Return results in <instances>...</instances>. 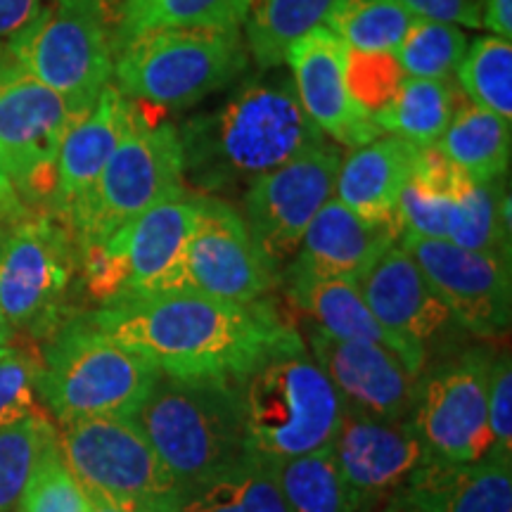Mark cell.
I'll return each instance as SVG.
<instances>
[{"label":"cell","instance_id":"cell-37","mask_svg":"<svg viewBox=\"0 0 512 512\" xmlns=\"http://www.w3.org/2000/svg\"><path fill=\"white\" fill-rule=\"evenodd\" d=\"M55 432L57 427L48 415H31L0 430V512L17 508L31 472Z\"/></svg>","mask_w":512,"mask_h":512},{"label":"cell","instance_id":"cell-25","mask_svg":"<svg viewBox=\"0 0 512 512\" xmlns=\"http://www.w3.org/2000/svg\"><path fill=\"white\" fill-rule=\"evenodd\" d=\"M287 297L325 335L344 342H375L392 349V339L380 328L363 299L356 280L316 278V275L283 273Z\"/></svg>","mask_w":512,"mask_h":512},{"label":"cell","instance_id":"cell-41","mask_svg":"<svg viewBox=\"0 0 512 512\" xmlns=\"http://www.w3.org/2000/svg\"><path fill=\"white\" fill-rule=\"evenodd\" d=\"M489 456L512 460V363L508 349L496 351L489 373Z\"/></svg>","mask_w":512,"mask_h":512},{"label":"cell","instance_id":"cell-29","mask_svg":"<svg viewBox=\"0 0 512 512\" xmlns=\"http://www.w3.org/2000/svg\"><path fill=\"white\" fill-rule=\"evenodd\" d=\"M460 100L463 98L453 81L406 76L394 98L370 119L387 136L411 140L415 145H434L451 124Z\"/></svg>","mask_w":512,"mask_h":512},{"label":"cell","instance_id":"cell-32","mask_svg":"<svg viewBox=\"0 0 512 512\" xmlns=\"http://www.w3.org/2000/svg\"><path fill=\"white\" fill-rule=\"evenodd\" d=\"M254 3L256 0H124L114 46L150 29L240 27Z\"/></svg>","mask_w":512,"mask_h":512},{"label":"cell","instance_id":"cell-24","mask_svg":"<svg viewBox=\"0 0 512 512\" xmlns=\"http://www.w3.org/2000/svg\"><path fill=\"white\" fill-rule=\"evenodd\" d=\"M420 150L422 145L396 136L354 147L339 162L335 197L361 219L399 226L396 209Z\"/></svg>","mask_w":512,"mask_h":512},{"label":"cell","instance_id":"cell-45","mask_svg":"<svg viewBox=\"0 0 512 512\" xmlns=\"http://www.w3.org/2000/svg\"><path fill=\"white\" fill-rule=\"evenodd\" d=\"M0 207H3L5 211H10V214H15V216H22L24 211L29 209L27 204L19 200V195L15 192V188H12L10 178L5 176L3 166H0Z\"/></svg>","mask_w":512,"mask_h":512},{"label":"cell","instance_id":"cell-6","mask_svg":"<svg viewBox=\"0 0 512 512\" xmlns=\"http://www.w3.org/2000/svg\"><path fill=\"white\" fill-rule=\"evenodd\" d=\"M240 27L150 29L114 46V86L131 102L183 110L247 69Z\"/></svg>","mask_w":512,"mask_h":512},{"label":"cell","instance_id":"cell-7","mask_svg":"<svg viewBox=\"0 0 512 512\" xmlns=\"http://www.w3.org/2000/svg\"><path fill=\"white\" fill-rule=\"evenodd\" d=\"M197 195L183 190L136 216L102 245L79 249V278L98 306L181 292Z\"/></svg>","mask_w":512,"mask_h":512},{"label":"cell","instance_id":"cell-16","mask_svg":"<svg viewBox=\"0 0 512 512\" xmlns=\"http://www.w3.org/2000/svg\"><path fill=\"white\" fill-rule=\"evenodd\" d=\"M358 287L380 328L392 339V349L415 377L434 351H444L453 330H463L399 242L358 280Z\"/></svg>","mask_w":512,"mask_h":512},{"label":"cell","instance_id":"cell-36","mask_svg":"<svg viewBox=\"0 0 512 512\" xmlns=\"http://www.w3.org/2000/svg\"><path fill=\"white\" fill-rule=\"evenodd\" d=\"M467 46L470 43L458 24L415 17L396 46L394 57L403 74L411 79L453 81Z\"/></svg>","mask_w":512,"mask_h":512},{"label":"cell","instance_id":"cell-2","mask_svg":"<svg viewBox=\"0 0 512 512\" xmlns=\"http://www.w3.org/2000/svg\"><path fill=\"white\" fill-rule=\"evenodd\" d=\"M178 138L185 185L200 188V195L249 185L330 143L306 117L290 76L278 69L247 81L219 110L192 117L178 128Z\"/></svg>","mask_w":512,"mask_h":512},{"label":"cell","instance_id":"cell-4","mask_svg":"<svg viewBox=\"0 0 512 512\" xmlns=\"http://www.w3.org/2000/svg\"><path fill=\"white\" fill-rule=\"evenodd\" d=\"M159 375L147 358L102 335L86 313H76L43 344L36 392L57 427L105 415L131 418Z\"/></svg>","mask_w":512,"mask_h":512},{"label":"cell","instance_id":"cell-42","mask_svg":"<svg viewBox=\"0 0 512 512\" xmlns=\"http://www.w3.org/2000/svg\"><path fill=\"white\" fill-rule=\"evenodd\" d=\"M418 17L451 22L458 27L482 29L484 0H403Z\"/></svg>","mask_w":512,"mask_h":512},{"label":"cell","instance_id":"cell-27","mask_svg":"<svg viewBox=\"0 0 512 512\" xmlns=\"http://www.w3.org/2000/svg\"><path fill=\"white\" fill-rule=\"evenodd\" d=\"M174 512H290L273 465L249 456L207 482L185 486Z\"/></svg>","mask_w":512,"mask_h":512},{"label":"cell","instance_id":"cell-47","mask_svg":"<svg viewBox=\"0 0 512 512\" xmlns=\"http://www.w3.org/2000/svg\"><path fill=\"white\" fill-rule=\"evenodd\" d=\"M27 211H29V209H27ZM27 211H24V214H27ZM24 214H22V216H24ZM17 219H19V216L10 214V211H5L3 207H0V249H3V242H5V238H8L12 223H15Z\"/></svg>","mask_w":512,"mask_h":512},{"label":"cell","instance_id":"cell-44","mask_svg":"<svg viewBox=\"0 0 512 512\" xmlns=\"http://www.w3.org/2000/svg\"><path fill=\"white\" fill-rule=\"evenodd\" d=\"M482 29L512 41V0H484Z\"/></svg>","mask_w":512,"mask_h":512},{"label":"cell","instance_id":"cell-17","mask_svg":"<svg viewBox=\"0 0 512 512\" xmlns=\"http://www.w3.org/2000/svg\"><path fill=\"white\" fill-rule=\"evenodd\" d=\"M399 245L413 256L460 328L479 339L508 335L512 318L510 256L413 235H401Z\"/></svg>","mask_w":512,"mask_h":512},{"label":"cell","instance_id":"cell-14","mask_svg":"<svg viewBox=\"0 0 512 512\" xmlns=\"http://www.w3.org/2000/svg\"><path fill=\"white\" fill-rule=\"evenodd\" d=\"M339 162L342 152L325 143L247 185L240 216L254 245L280 273L323 204L335 197Z\"/></svg>","mask_w":512,"mask_h":512},{"label":"cell","instance_id":"cell-5","mask_svg":"<svg viewBox=\"0 0 512 512\" xmlns=\"http://www.w3.org/2000/svg\"><path fill=\"white\" fill-rule=\"evenodd\" d=\"M131 418L183 489L249 458L238 389L230 384L159 375Z\"/></svg>","mask_w":512,"mask_h":512},{"label":"cell","instance_id":"cell-22","mask_svg":"<svg viewBox=\"0 0 512 512\" xmlns=\"http://www.w3.org/2000/svg\"><path fill=\"white\" fill-rule=\"evenodd\" d=\"M401 238L396 223H375L354 214L337 197L323 204L306 228L302 245L283 273L361 280Z\"/></svg>","mask_w":512,"mask_h":512},{"label":"cell","instance_id":"cell-13","mask_svg":"<svg viewBox=\"0 0 512 512\" xmlns=\"http://www.w3.org/2000/svg\"><path fill=\"white\" fill-rule=\"evenodd\" d=\"M79 117L0 43V166L24 204L48 202L57 150Z\"/></svg>","mask_w":512,"mask_h":512},{"label":"cell","instance_id":"cell-18","mask_svg":"<svg viewBox=\"0 0 512 512\" xmlns=\"http://www.w3.org/2000/svg\"><path fill=\"white\" fill-rule=\"evenodd\" d=\"M332 453L358 508L373 512L399 494L427 456L411 420L389 422L344 408Z\"/></svg>","mask_w":512,"mask_h":512},{"label":"cell","instance_id":"cell-48","mask_svg":"<svg viewBox=\"0 0 512 512\" xmlns=\"http://www.w3.org/2000/svg\"><path fill=\"white\" fill-rule=\"evenodd\" d=\"M15 335L17 332L12 330L8 318H5L3 311H0V347H12V339H15Z\"/></svg>","mask_w":512,"mask_h":512},{"label":"cell","instance_id":"cell-38","mask_svg":"<svg viewBox=\"0 0 512 512\" xmlns=\"http://www.w3.org/2000/svg\"><path fill=\"white\" fill-rule=\"evenodd\" d=\"M17 512H86L88 496L64 463L55 437L43 448L27 486L17 501Z\"/></svg>","mask_w":512,"mask_h":512},{"label":"cell","instance_id":"cell-1","mask_svg":"<svg viewBox=\"0 0 512 512\" xmlns=\"http://www.w3.org/2000/svg\"><path fill=\"white\" fill-rule=\"evenodd\" d=\"M86 318L164 377L230 387L292 330L271 299L235 304L192 292L98 306Z\"/></svg>","mask_w":512,"mask_h":512},{"label":"cell","instance_id":"cell-10","mask_svg":"<svg viewBox=\"0 0 512 512\" xmlns=\"http://www.w3.org/2000/svg\"><path fill=\"white\" fill-rule=\"evenodd\" d=\"M79 278V247L50 211H27L0 249V311L15 332L43 339L76 316L69 309ZM81 280V278H79Z\"/></svg>","mask_w":512,"mask_h":512},{"label":"cell","instance_id":"cell-46","mask_svg":"<svg viewBox=\"0 0 512 512\" xmlns=\"http://www.w3.org/2000/svg\"><path fill=\"white\" fill-rule=\"evenodd\" d=\"M382 512H422V510L415 508V505L399 491V494H394L392 498H389Z\"/></svg>","mask_w":512,"mask_h":512},{"label":"cell","instance_id":"cell-39","mask_svg":"<svg viewBox=\"0 0 512 512\" xmlns=\"http://www.w3.org/2000/svg\"><path fill=\"white\" fill-rule=\"evenodd\" d=\"M344 74L351 98L370 117L394 98L401 81L406 79L392 53H361L351 48H347Z\"/></svg>","mask_w":512,"mask_h":512},{"label":"cell","instance_id":"cell-12","mask_svg":"<svg viewBox=\"0 0 512 512\" xmlns=\"http://www.w3.org/2000/svg\"><path fill=\"white\" fill-rule=\"evenodd\" d=\"M494 349L467 347L427 363L415 382L411 425L427 456L475 463L489 456V373Z\"/></svg>","mask_w":512,"mask_h":512},{"label":"cell","instance_id":"cell-19","mask_svg":"<svg viewBox=\"0 0 512 512\" xmlns=\"http://www.w3.org/2000/svg\"><path fill=\"white\" fill-rule=\"evenodd\" d=\"M304 342L344 408L389 422L411 418L418 377L394 349L375 342H344L316 325L306 332Z\"/></svg>","mask_w":512,"mask_h":512},{"label":"cell","instance_id":"cell-50","mask_svg":"<svg viewBox=\"0 0 512 512\" xmlns=\"http://www.w3.org/2000/svg\"><path fill=\"white\" fill-rule=\"evenodd\" d=\"M10 349H12V347H0V358L8 356V354H10Z\"/></svg>","mask_w":512,"mask_h":512},{"label":"cell","instance_id":"cell-40","mask_svg":"<svg viewBox=\"0 0 512 512\" xmlns=\"http://www.w3.org/2000/svg\"><path fill=\"white\" fill-rule=\"evenodd\" d=\"M38 356L12 347L0 358V430L31 415H48L36 392Z\"/></svg>","mask_w":512,"mask_h":512},{"label":"cell","instance_id":"cell-34","mask_svg":"<svg viewBox=\"0 0 512 512\" xmlns=\"http://www.w3.org/2000/svg\"><path fill=\"white\" fill-rule=\"evenodd\" d=\"M418 17L403 0H335L323 27L361 53H392Z\"/></svg>","mask_w":512,"mask_h":512},{"label":"cell","instance_id":"cell-30","mask_svg":"<svg viewBox=\"0 0 512 512\" xmlns=\"http://www.w3.org/2000/svg\"><path fill=\"white\" fill-rule=\"evenodd\" d=\"M448 242L477 252L510 256V192L503 178L479 183L458 169Z\"/></svg>","mask_w":512,"mask_h":512},{"label":"cell","instance_id":"cell-9","mask_svg":"<svg viewBox=\"0 0 512 512\" xmlns=\"http://www.w3.org/2000/svg\"><path fill=\"white\" fill-rule=\"evenodd\" d=\"M64 463L88 498L133 512H174L183 486L128 415L57 427Z\"/></svg>","mask_w":512,"mask_h":512},{"label":"cell","instance_id":"cell-15","mask_svg":"<svg viewBox=\"0 0 512 512\" xmlns=\"http://www.w3.org/2000/svg\"><path fill=\"white\" fill-rule=\"evenodd\" d=\"M283 273L254 245L240 211L214 195H197V219L183 259L181 292L221 302L268 299Z\"/></svg>","mask_w":512,"mask_h":512},{"label":"cell","instance_id":"cell-35","mask_svg":"<svg viewBox=\"0 0 512 512\" xmlns=\"http://www.w3.org/2000/svg\"><path fill=\"white\" fill-rule=\"evenodd\" d=\"M458 88L472 105L512 119V43L482 36L467 46L456 69Z\"/></svg>","mask_w":512,"mask_h":512},{"label":"cell","instance_id":"cell-3","mask_svg":"<svg viewBox=\"0 0 512 512\" xmlns=\"http://www.w3.org/2000/svg\"><path fill=\"white\" fill-rule=\"evenodd\" d=\"M235 389L249 456L278 465L335 439L344 403L294 328Z\"/></svg>","mask_w":512,"mask_h":512},{"label":"cell","instance_id":"cell-20","mask_svg":"<svg viewBox=\"0 0 512 512\" xmlns=\"http://www.w3.org/2000/svg\"><path fill=\"white\" fill-rule=\"evenodd\" d=\"M347 46L328 27H316L292 43L285 55L299 105L328 140L342 147L373 143L380 128L351 98L344 74Z\"/></svg>","mask_w":512,"mask_h":512},{"label":"cell","instance_id":"cell-21","mask_svg":"<svg viewBox=\"0 0 512 512\" xmlns=\"http://www.w3.org/2000/svg\"><path fill=\"white\" fill-rule=\"evenodd\" d=\"M136 117V102H131L110 81L88 112L64 133L55 159L53 190L48 211L57 219H67L69 211L110 162L117 145L124 140Z\"/></svg>","mask_w":512,"mask_h":512},{"label":"cell","instance_id":"cell-31","mask_svg":"<svg viewBox=\"0 0 512 512\" xmlns=\"http://www.w3.org/2000/svg\"><path fill=\"white\" fill-rule=\"evenodd\" d=\"M335 0H256L245 19V46L261 69H278L311 29L323 27Z\"/></svg>","mask_w":512,"mask_h":512},{"label":"cell","instance_id":"cell-8","mask_svg":"<svg viewBox=\"0 0 512 512\" xmlns=\"http://www.w3.org/2000/svg\"><path fill=\"white\" fill-rule=\"evenodd\" d=\"M185 190L178 128L136 117L110 162L64 219L79 249L102 245L136 216Z\"/></svg>","mask_w":512,"mask_h":512},{"label":"cell","instance_id":"cell-43","mask_svg":"<svg viewBox=\"0 0 512 512\" xmlns=\"http://www.w3.org/2000/svg\"><path fill=\"white\" fill-rule=\"evenodd\" d=\"M43 5V0H0V43L27 31L41 15Z\"/></svg>","mask_w":512,"mask_h":512},{"label":"cell","instance_id":"cell-26","mask_svg":"<svg viewBox=\"0 0 512 512\" xmlns=\"http://www.w3.org/2000/svg\"><path fill=\"white\" fill-rule=\"evenodd\" d=\"M434 147L472 181L505 178L512 157L510 119L460 100L451 124Z\"/></svg>","mask_w":512,"mask_h":512},{"label":"cell","instance_id":"cell-23","mask_svg":"<svg viewBox=\"0 0 512 512\" xmlns=\"http://www.w3.org/2000/svg\"><path fill=\"white\" fill-rule=\"evenodd\" d=\"M401 494L422 512H512V460L422 458Z\"/></svg>","mask_w":512,"mask_h":512},{"label":"cell","instance_id":"cell-33","mask_svg":"<svg viewBox=\"0 0 512 512\" xmlns=\"http://www.w3.org/2000/svg\"><path fill=\"white\" fill-rule=\"evenodd\" d=\"M290 512H363L344 482L332 446L273 465Z\"/></svg>","mask_w":512,"mask_h":512},{"label":"cell","instance_id":"cell-11","mask_svg":"<svg viewBox=\"0 0 512 512\" xmlns=\"http://www.w3.org/2000/svg\"><path fill=\"white\" fill-rule=\"evenodd\" d=\"M3 46L76 114L91 110L112 81L114 43L102 0H48L36 22Z\"/></svg>","mask_w":512,"mask_h":512},{"label":"cell","instance_id":"cell-49","mask_svg":"<svg viewBox=\"0 0 512 512\" xmlns=\"http://www.w3.org/2000/svg\"><path fill=\"white\" fill-rule=\"evenodd\" d=\"M86 512H133L126 508H119V505L98 501V498H88V510Z\"/></svg>","mask_w":512,"mask_h":512},{"label":"cell","instance_id":"cell-28","mask_svg":"<svg viewBox=\"0 0 512 512\" xmlns=\"http://www.w3.org/2000/svg\"><path fill=\"white\" fill-rule=\"evenodd\" d=\"M458 169L434 145H422L418 162L401 192L396 221L401 235L448 240L453 226V183Z\"/></svg>","mask_w":512,"mask_h":512}]
</instances>
